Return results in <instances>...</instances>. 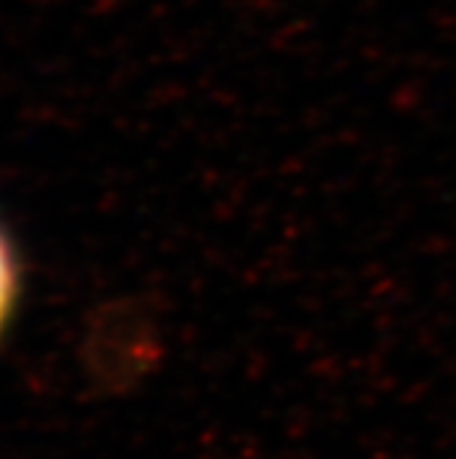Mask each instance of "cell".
<instances>
[{
  "mask_svg": "<svg viewBox=\"0 0 456 459\" xmlns=\"http://www.w3.org/2000/svg\"><path fill=\"white\" fill-rule=\"evenodd\" d=\"M22 295H25V262L9 226L0 221V342L9 336L22 306Z\"/></svg>",
  "mask_w": 456,
  "mask_h": 459,
  "instance_id": "6da1fadb",
  "label": "cell"
}]
</instances>
